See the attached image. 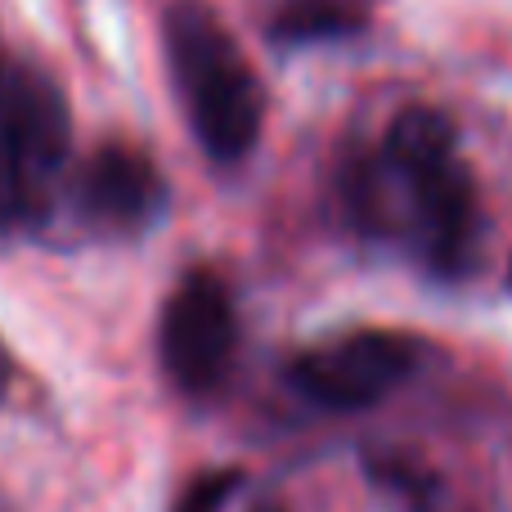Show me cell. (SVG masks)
I'll return each mask as SVG.
<instances>
[{
	"label": "cell",
	"instance_id": "obj_1",
	"mask_svg": "<svg viewBox=\"0 0 512 512\" xmlns=\"http://www.w3.org/2000/svg\"><path fill=\"white\" fill-rule=\"evenodd\" d=\"M162 36L180 104L203 153L221 167L243 162L261 140L265 95L234 32L207 0H171Z\"/></svg>",
	"mask_w": 512,
	"mask_h": 512
},
{
	"label": "cell",
	"instance_id": "obj_2",
	"mask_svg": "<svg viewBox=\"0 0 512 512\" xmlns=\"http://www.w3.org/2000/svg\"><path fill=\"white\" fill-rule=\"evenodd\" d=\"M72 171L68 99L50 72L0 50V243L45 234Z\"/></svg>",
	"mask_w": 512,
	"mask_h": 512
},
{
	"label": "cell",
	"instance_id": "obj_3",
	"mask_svg": "<svg viewBox=\"0 0 512 512\" xmlns=\"http://www.w3.org/2000/svg\"><path fill=\"white\" fill-rule=\"evenodd\" d=\"M167 212V180L158 162L135 144H99L68 171L54 225L90 243H135Z\"/></svg>",
	"mask_w": 512,
	"mask_h": 512
},
{
	"label": "cell",
	"instance_id": "obj_4",
	"mask_svg": "<svg viewBox=\"0 0 512 512\" xmlns=\"http://www.w3.org/2000/svg\"><path fill=\"white\" fill-rule=\"evenodd\" d=\"M239 351V315L230 283L216 270H189L171 288L158 324V355L171 387L189 400H207L225 387Z\"/></svg>",
	"mask_w": 512,
	"mask_h": 512
},
{
	"label": "cell",
	"instance_id": "obj_5",
	"mask_svg": "<svg viewBox=\"0 0 512 512\" xmlns=\"http://www.w3.org/2000/svg\"><path fill=\"white\" fill-rule=\"evenodd\" d=\"M418 369V342L387 328L346 333L315 351L297 355L288 369L292 387L319 409L355 414V409L382 405L409 373Z\"/></svg>",
	"mask_w": 512,
	"mask_h": 512
},
{
	"label": "cell",
	"instance_id": "obj_6",
	"mask_svg": "<svg viewBox=\"0 0 512 512\" xmlns=\"http://www.w3.org/2000/svg\"><path fill=\"white\" fill-rule=\"evenodd\" d=\"M391 176H396L400 198H405V239H414L418 256L432 265V274L463 279L481 252V203L472 171L454 153L436 167H391Z\"/></svg>",
	"mask_w": 512,
	"mask_h": 512
},
{
	"label": "cell",
	"instance_id": "obj_7",
	"mask_svg": "<svg viewBox=\"0 0 512 512\" xmlns=\"http://www.w3.org/2000/svg\"><path fill=\"white\" fill-rule=\"evenodd\" d=\"M369 14L360 0H283L270 18L274 45H315V41H346L364 32Z\"/></svg>",
	"mask_w": 512,
	"mask_h": 512
},
{
	"label": "cell",
	"instance_id": "obj_8",
	"mask_svg": "<svg viewBox=\"0 0 512 512\" xmlns=\"http://www.w3.org/2000/svg\"><path fill=\"white\" fill-rule=\"evenodd\" d=\"M234 490H239V472H234V468L203 472V477H194L185 486V495H180L176 512H221L225 504H230Z\"/></svg>",
	"mask_w": 512,
	"mask_h": 512
},
{
	"label": "cell",
	"instance_id": "obj_9",
	"mask_svg": "<svg viewBox=\"0 0 512 512\" xmlns=\"http://www.w3.org/2000/svg\"><path fill=\"white\" fill-rule=\"evenodd\" d=\"M9 382H14V360H9V351H5V342H0V400H5V391H9Z\"/></svg>",
	"mask_w": 512,
	"mask_h": 512
},
{
	"label": "cell",
	"instance_id": "obj_10",
	"mask_svg": "<svg viewBox=\"0 0 512 512\" xmlns=\"http://www.w3.org/2000/svg\"><path fill=\"white\" fill-rule=\"evenodd\" d=\"M252 512H288V508H283V504H256Z\"/></svg>",
	"mask_w": 512,
	"mask_h": 512
},
{
	"label": "cell",
	"instance_id": "obj_11",
	"mask_svg": "<svg viewBox=\"0 0 512 512\" xmlns=\"http://www.w3.org/2000/svg\"><path fill=\"white\" fill-rule=\"evenodd\" d=\"M0 512H9V508H5V499H0Z\"/></svg>",
	"mask_w": 512,
	"mask_h": 512
}]
</instances>
